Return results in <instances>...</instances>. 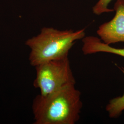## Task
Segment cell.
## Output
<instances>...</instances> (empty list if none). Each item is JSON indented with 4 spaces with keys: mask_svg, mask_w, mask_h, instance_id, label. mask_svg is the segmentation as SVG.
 <instances>
[{
    "mask_svg": "<svg viewBox=\"0 0 124 124\" xmlns=\"http://www.w3.org/2000/svg\"><path fill=\"white\" fill-rule=\"evenodd\" d=\"M85 29L60 31L44 27L40 33L26 40L30 49L29 61L35 67L46 62L68 57L70 50L77 40L85 37Z\"/></svg>",
    "mask_w": 124,
    "mask_h": 124,
    "instance_id": "2",
    "label": "cell"
},
{
    "mask_svg": "<svg viewBox=\"0 0 124 124\" xmlns=\"http://www.w3.org/2000/svg\"><path fill=\"white\" fill-rule=\"evenodd\" d=\"M82 51L85 55L98 53H112L124 57V48H116L107 44L97 37L85 36L82 39Z\"/></svg>",
    "mask_w": 124,
    "mask_h": 124,
    "instance_id": "5",
    "label": "cell"
},
{
    "mask_svg": "<svg viewBox=\"0 0 124 124\" xmlns=\"http://www.w3.org/2000/svg\"><path fill=\"white\" fill-rule=\"evenodd\" d=\"M112 0H99L98 2L93 8V13L98 15L105 13L112 12L114 9L108 8V5Z\"/></svg>",
    "mask_w": 124,
    "mask_h": 124,
    "instance_id": "7",
    "label": "cell"
},
{
    "mask_svg": "<svg viewBox=\"0 0 124 124\" xmlns=\"http://www.w3.org/2000/svg\"><path fill=\"white\" fill-rule=\"evenodd\" d=\"M82 107L81 93L70 84L49 95H39L33 102L35 124H75Z\"/></svg>",
    "mask_w": 124,
    "mask_h": 124,
    "instance_id": "1",
    "label": "cell"
},
{
    "mask_svg": "<svg viewBox=\"0 0 124 124\" xmlns=\"http://www.w3.org/2000/svg\"><path fill=\"white\" fill-rule=\"evenodd\" d=\"M35 68L34 86L40 89L41 96L49 95L65 85L75 84L68 57L46 62Z\"/></svg>",
    "mask_w": 124,
    "mask_h": 124,
    "instance_id": "3",
    "label": "cell"
},
{
    "mask_svg": "<svg viewBox=\"0 0 124 124\" xmlns=\"http://www.w3.org/2000/svg\"><path fill=\"white\" fill-rule=\"evenodd\" d=\"M114 17L98 27L97 34L108 45L124 42V0H117L114 7Z\"/></svg>",
    "mask_w": 124,
    "mask_h": 124,
    "instance_id": "4",
    "label": "cell"
},
{
    "mask_svg": "<svg viewBox=\"0 0 124 124\" xmlns=\"http://www.w3.org/2000/svg\"><path fill=\"white\" fill-rule=\"evenodd\" d=\"M121 70L124 75V69ZM106 110L111 118L118 117L124 110V93L122 96L110 100L106 107Z\"/></svg>",
    "mask_w": 124,
    "mask_h": 124,
    "instance_id": "6",
    "label": "cell"
}]
</instances>
